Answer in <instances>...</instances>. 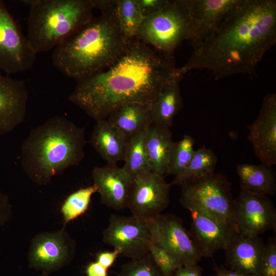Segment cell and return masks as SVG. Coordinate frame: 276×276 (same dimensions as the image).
I'll return each instance as SVG.
<instances>
[{"label":"cell","mask_w":276,"mask_h":276,"mask_svg":"<svg viewBox=\"0 0 276 276\" xmlns=\"http://www.w3.org/2000/svg\"><path fill=\"white\" fill-rule=\"evenodd\" d=\"M11 210L8 197L0 191V228L10 219Z\"/></svg>","instance_id":"cell-35"},{"label":"cell","mask_w":276,"mask_h":276,"mask_svg":"<svg viewBox=\"0 0 276 276\" xmlns=\"http://www.w3.org/2000/svg\"><path fill=\"white\" fill-rule=\"evenodd\" d=\"M39 276H48V274L43 273L41 275Z\"/></svg>","instance_id":"cell-39"},{"label":"cell","mask_w":276,"mask_h":276,"mask_svg":"<svg viewBox=\"0 0 276 276\" xmlns=\"http://www.w3.org/2000/svg\"><path fill=\"white\" fill-rule=\"evenodd\" d=\"M188 210L192 220L189 233L201 258H210L218 250H224L237 233L206 211L196 208Z\"/></svg>","instance_id":"cell-14"},{"label":"cell","mask_w":276,"mask_h":276,"mask_svg":"<svg viewBox=\"0 0 276 276\" xmlns=\"http://www.w3.org/2000/svg\"><path fill=\"white\" fill-rule=\"evenodd\" d=\"M176 76L166 83L150 104V123L170 128L175 117L182 108L180 81Z\"/></svg>","instance_id":"cell-21"},{"label":"cell","mask_w":276,"mask_h":276,"mask_svg":"<svg viewBox=\"0 0 276 276\" xmlns=\"http://www.w3.org/2000/svg\"><path fill=\"white\" fill-rule=\"evenodd\" d=\"M195 139L189 135H184L177 142H174L172 146L168 175L174 177L179 176L192 159L195 150L194 149Z\"/></svg>","instance_id":"cell-29"},{"label":"cell","mask_w":276,"mask_h":276,"mask_svg":"<svg viewBox=\"0 0 276 276\" xmlns=\"http://www.w3.org/2000/svg\"><path fill=\"white\" fill-rule=\"evenodd\" d=\"M92 177L102 203L117 211L127 208L133 177L123 167L107 165L96 167Z\"/></svg>","instance_id":"cell-17"},{"label":"cell","mask_w":276,"mask_h":276,"mask_svg":"<svg viewBox=\"0 0 276 276\" xmlns=\"http://www.w3.org/2000/svg\"><path fill=\"white\" fill-rule=\"evenodd\" d=\"M96 192L97 189L93 185L80 188L65 198L60 208L64 226L86 213L91 197Z\"/></svg>","instance_id":"cell-28"},{"label":"cell","mask_w":276,"mask_h":276,"mask_svg":"<svg viewBox=\"0 0 276 276\" xmlns=\"http://www.w3.org/2000/svg\"><path fill=\"white\" fill-rule=\"evenodd\" d=\"M108 269L97 261L90 262L86 266V276H107Z\"/></svg>","instance_id":"cell-37"},{"label":"cell","mask_w":276,"mask_h":276,"mask_svg":"<svg viewBox=\"0 0 276 276\" xmlns=\"http://www.w3.org/2000/svg\"><path fill=\"white\" fill-rule=\"evenodd\" d=\"M214 276H250L244 274L238 271L231 270L223 266L217 267L215 268V273Z\"/></svg>","instance_id":"cell-38"},{"label":"cell","mask_w":276,"mask_h":276,"mask_svg":"<svg viewBox=\"0 0 276 276\" xmlns=\"http://www.w3.org/2000/svg\"><path fill=\"white\" fill-rule=\"evenodd\" d=\"M84 130L66 118L54 116L33 129L23 142L20 162L34 183L47 185L84 156Z\"/></svg>","instance_id":"cell-4"},{"label":"cell","mask_w":276,"mask_h":276,"mask_svg":"<svg viewBox=\"0 0 276 276\" xmlns=\"http://www.w3.org/2000/svg\"><path fill=\"white\" fill-rule=\"evenodd\" d=\"M238 234L257 236L276 227V211L267 195L241 191L234 199Z\"/></svg>","instance_id":"cell-13"},{"label":"cell","mask_w":276,"mask_h":276,"mask_svg":"<svg viewBox=\"0 0 276 276\" xmlns=\"http://www.w3.org/2000/svg\"><path fill=\"white\" fill-rule=\"evenodd\" d=\"M275 42L276 1L239 0L176 73L183 77L191 70L205 69L216 79L251 75Z\"/></svg>","instance_id":"cell-1"},{"label":"cell","mask_w":276,"mask_h":276,"mask_svg":"<svg viewBox=\"0 0 276 276\" xmlns=\"http://www.w3.org/2000/svg\"><path fill=\"white\" fill-rule=\"evenodd\" d=\"M146 221L152 242L165 250L177 267L197 264L201 260L180 218L162 213Z\"/></svg>","instance_id":"cell-8"},{"label":"cell","mask_w":276,"mask_h":276,"mask_svg":"<svg viewBox=\"0 0 276 276\" xmlns=\"http://www.w3.org/2000/svg\"><path fill=\"white\" fill-rule=\"evenodd\" d=\"M102 236L104 242L130 259L148 254L152 241L147 221L132 215H110Z\"/></svg>","instance_id":"cell-10"},{"label":"cell","mask_w":276,"mask_h":276,"mask_svg":"<svg viewBox=\"0 0 276 276\" xmlns=\"http://www.w3.org/2000/svg\"><path fill=\"white\" fill-rule=\"evenodd\" d=\"M173 276H202V269L197 264L181 266L177 268Z\"/></svg>","instance_id":"cell-36"},{"label":"cell","mask_w":276,"mask_h":276,"mask_svg":"<svg viewBox=\"0 0 276 276\" xmlns=\"http://www.w3.org/2000/svg\"><path fill=\"white\" fill-rule=\"evenodd\" d=\"M115 5L94 17L53 50L52 63L61 73L77 82L106 68L124 53L130 41L120 30Z\"/></svg>","instance_id":"cell-3"},{"label":"cell","mask_w":276,"mask_h":276,"mask_svg":"<svg viewBox=\"0 0 276 276\" xmlns=\"http://www.w3.org/2000/svg\"><path fill=\"white\" fill-rule=\"evenodd\" d=\"M241 191L274 196L276 175L271 167L261 164H241L237 167Z\"/></svg>","instance_id":"cell-24"},{"label":"cell","mask_w":276,"mask_h":276,"mask_svg":"<svg viewBox=\"0 0 276 276\" xmlns=\"http://www.w3.org/2000/svg\"><path fill=\"white\" fill-rule=\"evenodd\" d=\"M75 250V242L63 228L40 233L31 241L29 265L48 274L67 265L73 259Z\"/></svg>","instance_id":"cell-11"},{"label":"cell","mask_w":276,"mask_h":276,"mask_svg":"<svg viewBox=\"0 0 276 276\" xmlns=\"http://www.w3.org/2000/svg\"><path fill=\"white\" fill-rule=\"evenodd\" d=\"M169 128L150 124L145 135V147L151 171L168 175L170 152L173 144Z\"/></svg>","instance_id":"cell-22"},{"label":"cell","mask_w":276,"mask_h":276,"mask_svg":"<svg viewBox=\"0 0 276 276\" xmlns=\"http://www.w3.org/2000/svg\"><path fill=\"white\" fill-rule=\"evenodd\" d=\"M239 2V0H185L192 22L191 42L193 47L213 33Z\"/></svg>","instance_id":"cell-16"},{"label":"cell","mask_w":276,"mask_h":276,"mask_svg":"<svg viewBox=\"0 0 276 276\" xmlns=\"http://www.w3.org/2000/svg\"><path fill=\"white\" fill-rule=\"evenodd\" d=\"M145 17L155 14L166 7L171 0H135Z\"/></svg>","instance_id":"cell-33"},{"label":"cell","mask_w":276,"mask_h":276,"mask_svg":"<svg viewBox=\"0 0 276 276\" xmlns=\"http://www.w3.org/2000/svg\"><path fill=\"white\" fill-rule=\"evenodd\" d=\"M150 104L139 102L127 103L118 107L106 119L129 140L150 124Z\"/></svg>","instance_id":"cell-23"},{"label":"cell","mask_w":276,"mask_h":276,"mask_svg":"<svg viewBox=\"0 0 276 276\" xmlns=\"http://www.w3.org/2000/svg\"><path fill=\"white\" fill-rule=\"evenodd\" d=\"M264 244L259 236L237 233L224 250L227 268L248 275L261 276Z\"/></svg>","instance_id":"cell-19"},{"label":"cell","mask_w":276,"mask_h":276,"mask_svg":"<svg viewBox=\"0 0 276 276\" xmlns=\"http://www.w3.org/2000/svg\"><path fill=\"white\" fill-rule=\"evenodd\" d=\"M30 7L27 39L34 52H48L94 16L91 0H25Z\"/></svg>","instance_id":"cell-5"},{"label":"cell","mask_w":276,"mask_h":276,"mask_svg":"<svg viewBox=\"0 0 276 276\" xmlns=\"http://www.w3.org/2000/svg\"><path fill=\"white\" fill-rule=\"evenodd\" d=\"M192 25L185 0H171L159 12L144 18L137 38L165 57L174 60L176 49L191 41Z\"/></svg>","instance_id":"cell-6"},{"label":"cell","mask_w":276,"mask_h":276,"mask_svg":"<svg viewBox=\"0 0 276 276\" xmlns=\"http://www.w3.org/2000/svg\"><path fill=\"white\" fill-rule=\"evenodd\" d=\"M179 186L180 202L184 208H196L206 211L226 222L237 233L231 183L225 175L214 172L187 180Z\"/></svg>","instance_id":"cell-7"},{"label":"cell","mask_w":276,"mask_h":276,"mask_svg":"<svg viewBox=\"0 0 276 276\" xmlns=\"http://www.w3.org/2000/svg\"><path fill=\"white\" fill-rule=\"evenodd\" d=\"M116 276H163L149 255L130 259L124 264Z\"/></svg>","instance_id":"cell-30"},{"label":"cell","mask_w":276,"mask_h":276,"mask_svg":"<svg viewBox=\"0 0 276 276\" xmlns=\"http://www.w3.org/2000/svg\"><path fill=\"white\" fill-rule=\"evenodd\" d=\"M114 14L120 30L128 41L137 38L144 17L135 0H116Z\"/></svg>","instance_id":"cell-25"},{"label":"cell","mask_w":276,"mask_h":276,"mask_svg":"<svg viewBox=\"0 0 276 276\" xmlns=\"http://www.w3.org/2000/svg\"><path fill=\"white\" fill-rule=\"evenodd\" d=\"M261 276H276V240L270 238L264 244L260 265Z\"/></svg>","instance_id":"cell-32"},{"label":"cell","mask_w":276,"mask_h":276,"mask_svg":"<svg viewBox=\"0 0 276 276\" xmlns=\"http://www.w3.org/2000/svg\"><path fill=\"white\" fill-rule=\"evenodd\" d=\"M248 140L261 164H276V95L269 93L263 98L257 119L248 126Z\"/></svg>","instance_id":"cell-15"},{"label":"cell","mask_w":276,"mask_h":276,"mask_svg":"<svg viewBox=\"0 0 276 276\" xmlns=\"http://www.w3.org/2000/svg\"><path fill=\"white\" fill-rule=\"evenodd\" d=\"M36 54L3 1L0 0V71L8 74L26 71Z\"/></svg>","instance_id":"cell-9"},{"label":"cell","mask_w":276,"mask_h":276,"mask_svg":"<svg viewBox=\"0 0 276 276\" xmlns=\"http://www.w3.org/2000/svg\"><path fill=\"white\" fill-rule=\"evenodd\" d=\"M120 255V252L116 249L112 251H101L97 254L96 261L108 269Z\"/></svg>","instance_id":"cell-34"},{"label":"cell","mask_w":276,"mask_h":276,"mask_svg":"<svg viewBox=\"0 0 276 276\" xmlns=\"http://www.w3.org/2000/svg\"><path fill=\"white\" fill-rule=\"evenodd\" d=\"M94 149L109 166L124 160L128 139L107 119L96 121L90 136Z\"/></svg>","instance_id":"cell-20"},{"label":"cell","mask_w":276,"mask_h":276,"mask_svg":"<svg viewBox=\"0 0 276 276\" xmlns=\"http://www.w3.org/2000/svg\"><path fill=\"white\" fill-rule=\"evenodd\" d=\"M146 130L128 140L123 168L132 177L142 173L151 172L145 147Z\"/></svg>","instance_id":"cell-27"},{"label":"cell","mask_w":276,"mask_h":276,"mask_svg":"<svg viewBox=\"0 0 276 276\" xmlns=\"http://www.w3.org/2000/svg\"><path fill=\"white\" fill-rule=\"evenodd\" d=\"M174 63L136 38L111 65L77 81L68 100L96 122L127 103L151 104L162 86L178 76Z\"/></svg>","instance_id":"cell-2"},{"label":"cell","mask_w":276,"mask_h":276,"mask_svg":"<svg viewBox=\"0 0 276 276\" xmlns=\"http://www.w3.org/2000/svg\"><path fill=\"white\" fill-rule=\"evenodd\" d=\"M148 254L163 276H173L177 266L171 256L152 241L148 247Z\"/></svg>","instance_id":"cell-31"},{"label":"cell","mask_w":276,"mask_h":276,"mask_svg":"<svg viewBox=\"0 0 276 276\" xmlns=\"http://www.w3.org/2000/svg\"><path fill=\"white\" fill-rule=\"evenodd\" d=\"M218 158L214 152L205 145L195 150L191 162L178 176L174 177L170 185L180 186L182 183L215 172Z\"/></svg>","instance_id":"cell-26"},{"label":"cell","mask_w":276,"mask_h":276,"mask_svg":"<svg viewBox=\"0 0 276 276\" xmlns=\"http://www.w3.org/2000/svg\"><path fill=\"white\" fill-rule=\"evenodd\" d=\"M132 177L127 207L132 215L147 221L162 214L169 203L171 185L152 172Z\"/></svg>","instance_id":"cell-12"},{"label":"cell","mask_w":276,"mask_h":276,"mask_svg":"<svg viewBox=\"0 0 276 276\" xmlns=\"http://www.w3.org/2000/svg\"><path fill=\"white\" fill-rule=\"evenodd\" d=\"M28 99L25 81L0 74V136L24 122Z\"/></svg>","instance_id":"cell-18"}]
</instances>
